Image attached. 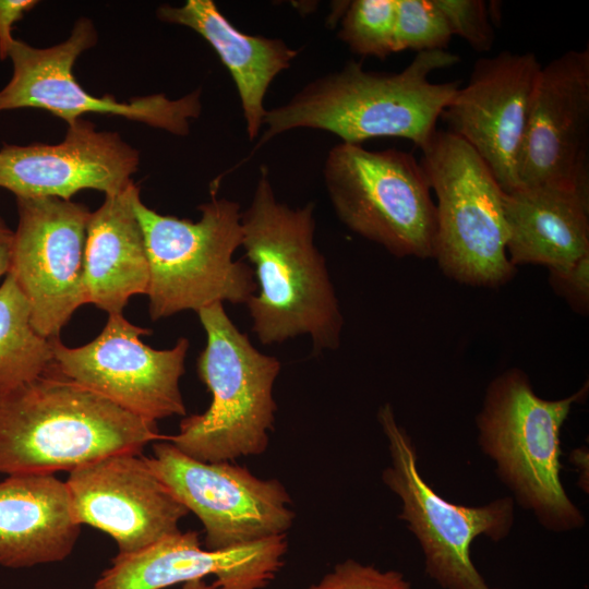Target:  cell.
<instances>
[{"mask_svg": "<svg viewBox=\"0 0 589 589\" xmlns=\"http://www.w3.org/2000/svg\"><path fill=\"white\" fill-rule=\"evenodd\" d=\"M314 203L291 208L274 194L265 166L241 212L242 245L257 290L247 302L252 332L264 345L308 335L315 352L339 347L342 315L314 242Z\"/></svg>", "mask_w": 589, "mask_h": 589, "instance_id": "cell-1", "label": "cell"}, {"mask_svg": "<svg viewBox=\"0 0 589 589\" xmlns=\"http://www.w3.org/2000/svg\"><path fill=\"white\" fill-rule=\"evenodd\" d=\"M459 61L458 55L446 50L422 51L402 71L390 73L366 71L361 62L348 61L267 110L265 130L252 154L275 136L300 128L333 133L342 143L402 137L422 148L460 87L459 81L434 83L429 77Z\"/></svg>", "mask_w": 589, "mask_h": 589, "instance_id": "cell-2", "label": "cell"}, {"mask_svg": "<svg viewBox=\"0 0 589 589\" xmlns=\"http://www.w3.org/2000/svg\"><path fill=\"white\" fill-rule=\"evenodd\" d=\"M143 419L50 368L0 393V473L72 471L166 440Z\"/></svg>", "mask_w": 589, "mask_h": 589, "instance_id": "cell-3", "label": "cell"}, {"mask_svg": "<svg viewBox=\"0 0 589 589\" xmlns=\"http://www.w3.org/2000/svg\"><path fill=\"white\" fill-rule=\"evenodd\" d=\"M587 394L588 383L568 397L544 399L525 372L510 369L491 381L476 418L479 447L514 502L553 532L586 524L561 481V430L573 405Z\"/></svg>", "mask_w": 589, "mask_h": 589, "instance_id": "cell-4", "label": "cell"}, {"mask_svg": "<svg viewBox=\"0 0 589 589\" xmlns=\"http://www.w3.org/2000/svg\"><path fill=\"white\" fill-rule=\"evenodd\" d=\"M206 345L196 360L200 380L212 395L203 413L183 417L167 435L183 454L204 461H233L263 454L277 405L273 396L280 362L259 351L217 302L197 311Z\"/></svg>", "mask_w": 589, "mask_h": 589, "instance_id": "cell-5", "label": "cell"}, {"mask_svg": "<svg viewBox=\"0 0 589 589\" xmlns=\"http://www.w3.org/2000/svg\"><path fill=\"white\" fill-rule=\"evenodd\" d=\"M149 263V315L153 321L200 311L217 302L241 304L257 290L252 267L235 261L242 245L240 205L218 199L199 206L197 221L158 214L140 195L134 201Z\"/></svg>", "mask_w": 589, "mask_h": 589, "instance_id": "cell-6", "label": "cell"}, {"mask_svg": "<svg viewBox=\"0 0 589 589\" xmlns=\"http://www.w3.org/2000/svg\"><path fill=\"white\" fill-rule=\"evenodd\" d=\"M421 166L436 195L433 259L449 278L498 287L516 273L506 252L504 191L462 139L436 130L421 148Z\"/></svg>", "mask_w": 589, "mask_h": 589, "instance_id": "cell-7", "label": "cell"}, {"mask_svg": "<svg viewBox=\"0 0 589 589\" xmlns=\"http://www.w3.org/2000/svg\"><path fill=\"white\" fill-rule=\"evenodd\" d=\"M323 177L339 220L397 257L433 259L435 203L410 153L340 143L327 154Z\"/></svg>", "mask_w": 589, "mask_h": 589, "instance_id": "cell-8", "label": "cell"}, {"mask_svg": "<svg viewBox=\"0 0 589 589\" xmlns=\"http://www.w3.org/2000/svg\"><path fill=\"white\" fill-rule=\"evenodd\" d=\"M377 421L390 457L382 480L401 502L398 517L417 538L429 577L443 589H490L471 560V544L479 536L495 542L508 536L514 500L501 497L482 506L446 501L421 477L414 444L390 404L380 407Z\"/></svg>", "mask_w": 589, "mask_h": 589, "instance_id": "cell-9", "label": "cell"}, {"mask_svg": "<svg viewBox=\"0 0 589 589\" xmlns=\"http://www.w3.org/2000/svg\"><path fill=\"white\" fill-rule=\"evenodd\" d=\"M145 457L153 472L201 521L204 548L225 552L287 536L296 514L286 486L232 461L204 462L167 440Z\"/></svg>", "mask_w": 589, "mask_h": 589, "instance_id": "cell-10", "label": "cell"}, {"mask_svg": "<svg viewBox=\"0 0 589 589\" xmlns=\"http://www.w3.org/2000/svg\"><path fill=\"white\" fill-rule=\"evenodd\" d=\"M96 29L88 19L77 20L68 39L49 48H36L13 40L9 58L13 73L0 91V112L38 108L63 119L68 124L87 112L122 116L175 135H188L190 121L202 110L201 92L169 99L164 94L118 101L112 96L96 97L86 92L72 72L82 52L95 46Z\"/></svg>", "mask_w": 589, "mask_h": 589, "instance_id": "cell-11", "label": "cell"}, {"mask_svg": "<svg viewBox=\"0 0 589 589\" xmlns=\"http://www.w3.org/2000/svg\"><path fill=\"white\" fill-rule=\"evenodd\" d=\"M149 333L122 313L109 314L101 333L86 345L70 348L52 339V369L143 419L185 417L180 378L190 342L180 337L172 348L157 350L140 338Z\"/></svg>", "mask_w": 589, "mask_h": 589, "instance_id": "cell-12", "label": "cell"}, {"mask_svg": "<svg viewBox=\"0 0 589 589\" xmlns=\"http://www.w3.org/2000/svg\"><path fill=\"white\" fill-rule=\"evenodd\" d=\"M10 274L41 336L58 338L73 313L87 303L84 254L89 209L58 197H16Z\"/></svg>", "mask_w": 589, "mask_h": 589, "instance_id": "cell-13", "label": "cell"}, {"mask_svg": "<svg viewBox=\"0 0 589 589\" xmlns=\"http://www.w3.org/2000/svg\"><path fill=\"white\" fill-rule=\"evenodd\" d=\"M541 68L532 52L481 58L441 115L506 193L519 188L518 161Z\"/></svg>", "mask_w": 589, "mask_h": 589, "instance_id": "cell-14", "label": "cell"}, {"mask_svg": "<svg viewBox=\"0 0 589 589\" xmlns=\"http://www.w3.org/2000/svg\"><path fill=\"white\" fill-rule=\"evenodd\" d=\"M65 484L77 522L110 536L119 555L180 531L189 514L141 454H116L81 466L69 472Z\"/></svg>", "mask_w": 589, "mask_h": 589, "instance_id": "cell-15", "label": "cell"}, {"mask_svg": "<svg viewBox=\"0 0 589 589\" xmlns=\"http://www.w3.org/2000/svg\"><path fill=\"white\" fill-rule=\"evenodd\" d=\"M519 187L589 190V49L542 65L518 161Z\"/></svg>", "mask_w": 589, "mask_h": 589, "instance_id": "cell-16", "label": "cell"}, {"mask_svg": "<svg viewBox=\"0 0 589 589\" xmlns=\"http://www.w3.org/2000/svg\"><path fill=\"white\" fill-rule=\"evenodd\" d=\"M68 125L64 140L58 144L4 143L0 188L16 197L70 200L86 189L115 194L132 182L139 153L119 134L97 131L82 118Z\"/></svg>", "mask_w": 589, "mask_h": 589, "instance_id": "cell-17", "label": "cell"}, {"mask_svg": "<svg viewBox=\"0 0 589 589\" xmlns=\"http://www.w3.org/2000/svg\"><path fill=\"white\" fill-rule=\"evenodd\" d=\"M287 536L225 552L202 546L196 531L181 530L132 554H117L94 589H165L214 575L218 589H262L277 575Z\"/></svg>", "mask_w": 589, "mask_h": 589, "instance_id": "cell-18", "label": "cell"}, {"mask_svg": "<svg viewBox=\"0 0 589 589\" xmlns=\"http://www.w3.org/2000/svg\"><path fill=\"white\" fill-rule=\"evenodd\" d=\"M81 526L65 481L50 473L0 481V566L26 568L64 561Z\"/></svg>", "mask_w": 589, "mask_h": 589, "instance_id": "cell-19", "label": "cell"}, {"mask_svg": "<svg viewBox=\"0 0 589 589\" xmlns=\"http://www.w3.org/2000/svg\"><path fill=\"white\" fill-rule=\"evenodd\" d=\"M506 252L524 264L567 267L589 253V190L540 184L504 192Z\"/></svg>", "mask_w": 589, "mask_h": 589, "instance_id": "cell-20", "label": "cell"}, {"mask_svg": "<svg viewBox=\"0 0 589 589\" xmlns=\"http://www.w3.org/2000/svg\"><path fill=\"white\" fill-rule=\"evenodd\" d=\"M140 189L133 181L108 194L91 214L84 254L87 303L108 314L122 313L129 299L146 294L149 263L134 201Z\"/></svg>", "mask_w": 589, "mask_h": 589, "instance_id": "cell-21", "label": "cell"}, {"mask_svg": "<svg viewBox=\"0 0 589 589\" xmlns=\"http://www.w3.org/2000/svg\"><path fill=\"white\" fill-rule=\"evenodd\" d=\"M156 14L163 22L193 29L212 46L236 84L249 140L260 136L267 111L265 94L299 51L283 39L239 31L212 0H188L180 7L163 4Z\"/></svg>", "mask_w": 589, "mask_h": 589, "instance_id": "cell-22", "label": "cell"}, {"mask_svg": "<svg viewBox=\"0 0 589 589\" xmlns=\"http://www.w3.org/2000/svg\"><path fill=\"white\" fill-rule=\"evenodd\" d=\"M52 364V339L35 330L28 303L7 274L0 286V393L45 374Z\"/></svg>", "mask_w": 589, "mask_h": 589, "instance_id": "cell-23", "label": "cell"}, {"mask_svg": "<svg viewBox=\"0 0 589 589\" xmlns=\"http://www.w3.org/2000/svg\"><path fill=\"white\" fill-rule=\"evenodd\" d=\"M396 0H354L342 14L338 38L359 56L381 60L395 52Z\"/></svg>", "mask_w": 589, "mask_h": 589, "instance_id": "cell-24", "label": "cell"}, {"mask_svg": "<svg viewBox=\"0 0 589 589\" xmlns=\"http://www.w3.org/2000/svg\"><path fill=\"white\" fill-rule=\"evenodd\" d=\"M452 37L433 0H396L395 52L446 50Z\"/></svg>", "mask_w": 589, "mask_h": 589, "instance_id": "cell-25", "label": "cell"}, {"mask_svg": "<svg viewBox=\"0 0 589 589\" xmlns=\"http://www.w3.org/2000/svg\"><path fill=\"white\" fill-rule=\"evenodd\" d=\"M444 14L453 36L465 39L479 52L489 51L495 35L486 4L482 0H433Z\"/></svg>", "mask_w": 589, "mask_h": 589, "instance_id": "cell-26", "label": "cell"}, {"mask_svg": "<svg viewBox=\"0 0 589 589\" xmlns=\"http://www.w3.org/2000/svg\"><path fill=\"white\" fill-rule=\"evenodd\" d=\"M306 589H412L411 584L397 570H380L348 558L325 574Z\"/></svg>", "mask_w": 589, "mask_h": 589, "instance_id": "cell-27", "label": "cell"}, {"mask_svg": "<svg viewBox=\"0 0 589 589\" xmlns=\"http://www.w3.org/2000/svg\"><path fill=\"white\" fill-rule=\"evenodd\" d=\"M549 283L572 310L589 313V253L567 267L549 268Z\"/></svg>", "mask_w": 589, "mask_h": 589, "instance_id": "cell-28", "label": "cell"}, {"mask_svg": "<svg viewBox=\"0 0 589 589\" xmlns=\"http://www.w3.org/2000/svg\"><path fill=\"white\" fill-rule=\"evenodd\" d=\"M37 3L35 0H0V60L9 58L10 47L14 40L13 25Z\"/></svg>", "mask_w": 589, "mask_h": 589, "instance_id": "cell-29", "label": "cell"}, {"mask_svg": "<svg viewBox=\"0 0 589 589\" xmlns=\"http://www.w3.org/2000/svg\"><path fill=\"white\" fill-rule=\"evenodd\" d=\"M14 231L0 215V277L7 276L11 266Z\"/></svg>", "mask_w": 589, "mask_h": 589, "instance_id": "cell-30", "label": "cell"}, {"mask_svg": "<svg viewBox=\"0 0 589 589\" xmlns=\"http://www.w3.org/2000/svg\"><path fill=\"white\" fill-rule=\"evenodd\" d=\"M179 589H218L215 582L207 584L204 579H193L183 582Z\"/></svg>", "mask_w": 589, "mask_h": 589, "instance_id": "cell-31", "label": "cell"}, {"mask_svg": "<svg viewBox=\"0 0 589 589\" xmlns=\"http://www.w3.org/2000/svg\"><path fill=\"white\" fill-rule=\"evenodd\" d=\"M490 589H491V588H490ZM494 589H496V588H494Z\"/></svg>", "mask_w": 589, "mask_h": 589, "instance_id": "cell-32", "label": "cell"}]
</instances>
